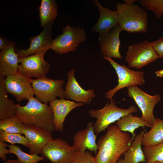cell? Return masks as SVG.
I'll list each match as a JSON object with an SVG mask.
<instances>
[{
    "label": "cell",
    "instance_id": "6da1fadb",
    "mask_svg": "<svg viewBox=\"0 0 163 163\" xmlns=\"http://www.w3.org/2000/svg\"><path fill=\"white\" fill-rule=\"evenodd\" d=\"M133 140L129 133L121 131L117 125L109 126L97 143L95 163H117L121 155L130 148Z\"/></svg>",
    "mask_w": 163,
    "mask_h": 163
},
{
    "label": "cell",
    "instance_id": "7a4b0ae2",
    "mask_svg": "<svg viewBox=\"0 0 163 163\" xmlns=\"http://www.w3.org/2000/svg\"><path fill=\"white\" fill-rule=\"evenodd\" d=\"M16 106L15 115L22 123L33 125L51 132L54 130L53 112L47 104L32 97L26 105L21 106L18 103Z\"/></svg>",
    "mask_w": 163,
    "mask_h": 163
},
{
    "label": "cell",
    "instance_id": "3957f363",
    "mask_svg": "<svg viewBox=\"0 0 163 163\" xmlns=\"http://www.w3.org/2000/svg\"><path fill=\"white\" fill-rule=\"evenodd\" d=\"M116 5L119 25L122 30L129 33L148 32V19L145 11L133 3L137 0H125Z\"/></svg>",
    "mask_w": 163,
    "mask_h": 163
},
{
    "label": "cell",
    "instance_id": "277c9868",
    "mask_svg": "<svg viewBox=\"0 0 163 163\" xmlns=\"http://www.w3.org/2000/svg\"><path fill=\"white\" fill-rule=\"evenodd\" d=\"M110 100V103H108L102 109L91 110L88 111L91 117L96 119L93 126L97 136L122 117L138 111V108L134 105H131L127 109L119 108L116 105L113 100L112 99Z\"/></svg>",
    "mask_w": 163,
    "mask_h": 163
},
{
    "label": "cell",
    "instance_id": "5b68a950",
    "mask_svg": "<svg viewBox=\"0 0 163 163\" xmlns=\"http://www.w3.org/2000/svg\"><path fill=\"white\" fill-rule=\"evenodd\" d=\"M62 32V34L53 40L51 46V49L60 55L75 51L79 45L87 39L83 28L67 25Z\"/></svg>",
    "mask_w": 163,
    "mask_h": 163
},
{
    "label": "cell",
    "instance_id": "8992f818",
    "mask_svg": "<svg viewBox=\"0 0 163 163\" xmlns=\"http://www.w3.org/2000/svg\"><path fill=\"white\" fill-rule=\"evenodd\" d=\"M36 98L40 101L47 104L56 99L65 98L62 86L65 83L63 79H51L46 77L36 79H29Z\"/></svg>",
    "mask_w": 163,
    "mask_h": 163
},
{
    "label": "cell",
    "instance_id": "52a82bcc",
    "mask_svg": "<svg viewBox=\"0 0 163 163\" xmlns=\"http://www.w3.org/2000/svg\"><path fill=\"white\" fill-rule=\"evenodd\" d=\"M103 58L108 61L114 69L118 76V85L105 94L106 97L110 100L119 90L133 85L141 86L145 83L143 71L131 70L124 64L120 65L111 58L103 56Z\"/></svg>",
    "mask_w": 163,
    "mask_h": 163
},
{
    "label": "cell",
    "instance_id": "ba28073f",
    "mask_svg": "<svg viewBox=\"0 0 163 163\" xmlns=\"http://www.w3.org/2000/svg\"><path fill=\"white\" fill-rule=\"evenodd\" d=\"M125 61L128 66L139 69L158 58L151 45L147 40L129 46L126 52Z\"/></svg>",
    "mask_w": 163,
    "mask_h": 163
},
{
    "label": "cell",
    "instance_id": "9c48e42d",
    "mask_svg": "<svg viewBox=\"0 0 163 163\" xmlns=\"http://www.w3.org/2000/svg\"><path fill=\"white\" fill-rule=\"evenodd\" d=\"M127 88L128 95L134 100L141 111V118L152 126L156 119L153 114V109L161 100L160 95H150L136 85Z\"/></svg>",
    "mask_w": 163,
    "mask_h": 163
},
{
    "label": "cell",
    "instance_id": "30bf717a",
    "mask_svg": "<svg viewBox=\"0 0 163 163\" xmlns=\"http://www.w3.org/2000/svg\"><path fill=\"white\" fill-rule=\"evenodd\" d=\"M76 152L63 139L56 138L48 143L40 154L51 163H73Z\"/></svg>",
    "mask_w": 163,
    "mask_h": 163
},
{
    "label": "cell",
    "instance_id": "8fae6325",
    "mask_svg": "<svg viewBox=\"0 0 163 163\" xmlns=\"http://www.w3.org/2000/svg\"><path fill=\"white\" fill-rule=\"evenodd\" d=\"M47 51L26 57H19V62L21 64L18 66V72L29 78L38 79L46 77L50 68V64L43 59Z\"/></svg>",
    "mask_w": 163,
    "mask_h": 163
},
{
    "label": "cell",
    "instance_id": "7c38bea8",
    "mask_svg": "<svg viewBox=\"0 0 163 163\" xmlns=\"http://www.w3.org/2000/svg\"><path fill=\"white\" fill-rule=\"evenodd\" d=\"M4 80L7 93L11 94L18 102L29 100L34 97V93L30 78L18 73L7 75Z\"/></svg>",
    "mask_w": 163,
    "mask_h": 163
},
{
    "label": "cell",
    "instance_id": "4fadbf2b",
    "mask_svg": "<svg viewBox=\"0 0 163 163\" xmlns=\"http://www.w3.org/2000/svg\"><path fill=\"white\" fill-rule=\"evenodd\" d=\"M23 134L28 141L29 153L38 155L44 146L53 139L51 132L33 125L23 123Z\"/></svg>",
    "mask_w": 163,
    "mask_h": 163
},
{
    "label": "cell",
    "instance_id": "5bb4252c",
    "mask_svg": "<svg viewBox=\"0 0 163 163\" xmlns=\"http://www.w3.org/2000/svg\"><path fill=\"white\" fill-rule=\"evenodd\" d=\"M53 23H51L47 25L39 34L30 38V43L28 48L26 49H15V51L19 57H26L51 49L53 41Z\"/></svg>",
    "mask_w": 163,
    "mask_h": 163
},
{
    "label": "cell",
    "instance_id": "9a60e30c",
    "mask_svg": "<svg viewBox=\"0 0 163 163\" xmlns=\"http://www.w3.org/2000/svg\"><path fill=\"white\" fill-rule=\"evenodd\" d=\"M75 69H72L67 73L68 81L66 84L64 93L65 97L78 102L90 104L95 97L94 90H85L79 85L74 76Z\"/></svg>",
    "mask_w": 163,
    "mask_h": 163
},
{
    "label": "cell",
    "instance_id": "2e32d148",
    "mask_svg": "<svg viewBox=\"0 0 163 163\" xmlns=\"http://www.w3.org/2000/svg\"><path fill=\"white\" fill-rule=\"evenodd\" d=\"M49 104L53 112L54 130L60 132L63 131L64 123L68 114L74 108L84 105L82 103H76L64 98H56Z\"/></svg>",
    "mask_w": 163,
    "mask_h": 163
},
{
    "label": "cell",
    "instance_id": "e0dca14e",
    "mask_svg": "<svg viewBox=\"0 0 163 163\" xmlns=\"http://www.w3.org/2000/svg\"><path fill=\"white\" fill-rule=\"evenodd\" d=\"M122 31L118 25L107 34L99 35L98 40L100 43L101 52L103 56L119 59H122L119 50L120 44L119 35Z\"/></svg>",
    "mask_w": 163,
    "mask_h": 163
},
{
    "label": "cell",
    "instance_id": "ac0fdd59",
    "mask_svg": "<svg viewBox=\"0 0 163 163\" xmlns=\"http://www.w3.org/2000/svg\"><path fill=\"white\" fill-rule=\"evenodd\" d=\"M94 2L99 11L100 17L91 31L98 33L100 35H106L119 25L117 11L103 7L98 0H94Z\"/></svg>",
    "mask_w": 163,
    "mask_h": 163
},
{
    "label": "cell",
    "instance_id": "d6986e66",
    "mask_svg": "<svg viewBox=\"0 0 163 163\" xmlns=\"http://www.w3.org/2000/svg\"><path fill=\"white\" fill-rule=\"evenodd\" d=\"M92 122H89L86 127L78 131L73 138V146L76 152H83L86 149L96 154L98 148L96 143L97 135Z\"/></svg>",
    "mask_w": 163,
    "mask_h": 163
},
{
    "label": "cell",
    "instance_id": "ffe728a7",
    "mask_svg": "<svg viewBox=\"0 0 163 163\" xmlns=\"http://www.w3.org/2000/svg\"><path fill=\"white\" fill-rule=\"evenodd\" d=\"M15 42L1 50L0 74L4 76L18 73L19 55L14 50Z\"/></svg>",
    "mask_w": 163,
    "mask_h": 163
},
{
    "label": "cell",
    "instance_id": "44dd1931",
    "mask_svg": "<svg viewBox=\"0 0 163 163\" xmlns=\"http://www.w3.org/2000/svg\"><path fill=\"white\" fill-rule=\"evenodd\" d=\"M145 132L142 130L136 136L129 149L121 158V163H139L146 161L141 147L143 136Z\"/></svg>",
    "mask_w": 163,
    "mask_h": 163
},
{
    "label": "cell",
    "instance_id": "7402d4cb",
    "mask_svg": "<svg viewBox=\"0 0 163 163\" xmlns=\"http://www.w3.org/2000/svg\"><path fill=\"white\" fill-rule=\"evenodd\" d=\"M150 130L145 132L142 141L144 146H150L163 142V120L156 118Z\"/></svg>",
    "mask_w": 163,
    "mask_h": 163
},
{
    "label": "cell",
    "instance_id": "603a6c76",
    "mask_svg": "<svg viewBox=\"0 0 163 163\" xmlns=\"http://www.w3.org/2000/svg\"><path fill=\"white\" fill-rule=\"evenodd\" d=\"M5 76L0 74V119L15 115L17 107L13 101L8 99L4 83Z\"/></svg>",
    "mask_w": 163,
    "mask_h": 163
},
{
    "label": "cell",
    "instance_id": "cb8c5ba5",
    "mask_svg": "<svg viewBox=\"0 0 163 163\" xmlns=\"http://www.w3.org/2000/svg\"><path fill=\"white\" fill-rule=\"evenodd\" d=\"M38 9L41 27L53 23L57 15L58 6L55 0H42Z\"/></svg>",
    "mask_w": 163,
    "mask_h": 163
},
{
    "label": "cell",
    "instance_id": "d4e9b609",
    "mask_svg": "<svg viewBox=\"0 0 163 163\" xmlns=\"http://www.w3.org/2000/svg\"><path fill=\"white\" fill-rule=\"evenodd\" d=\"M116 124L121 131L130 133L133 140L136 135L134 132L136 129L139 127L151 126L141 117L134 116L132 113L122 117L117 121Z\"/></svg>",
    "mask_w": 163,
    "mask_h": 163
},
{
    "label": "cell",
    "instance_id": "484cf974",
    "mask_svg": "<svg viewBox=\"0 0 163 163\" xmlns=\"http://www.w3.org/2000/svg\"><path fill=\"white\" fill-rule=\"evenodd\" d=\"M10 153L15 155L18 159L23 163H37L43 160L45 158L35 154H28L23 151L20 148L13 144L9 145Z\"/></svg>",
    "mask_w": 163,
    "mask_h": 163
},
{
    "label": "cell",
    "instance_id": "4316f807",
    "mask_svg": "<svg viewBox=\"0 0 163 163\" xmlns=\"http://www.w3.org/2000/svg\"><path fill=\"white\" fill-rule=\"evenodd\" d=\"M0 129L8 133L23 135V123L15 115L0 120Z\"/></svg>",
    "mask_w": 163,
    "mask_h": 163
},
{
    "label": "cell",
    "instance_id": "83f0119b",
    "mask_svg": "<svg viewBox=\"0 0 163 163\" xmlns=\"http://www.w3.org/2000/svg\"><path fill=\"white\" fill-rule=\"evenodd\" d=\"M143 151L146 161L163 163V142L155 145L144 146Z\"/></svg>",
    "mask_w": 163,
    "mask_h": 163
},
{
    "label": "cell",
    "instance_id": "f1b7e54d",
    "mask_svg": "<svg viewBox=\"0 0 163 163\" xmlns=\"http://www.w3.org/2000/svg\"><path fill=\"white\" fill-rule=\"evenodd\" d=\"M0 140L10 143L21 144L27 148L28 141L25 136L19 133H11L0 130Z\"/></svg>",
    "mask_w": 163,
    "mask_h": 163
},
{
    "label": "cell",
    "instance_id": "f546056e",
    "mask_svg": "<svg viewBox=\"0 0 163 163\" xmlns=\"http://www.w3.org/2000/svg\"><path fill=\"white\" fill-rule=\"evenodd\" d=\"M138 2L146 9L154 13L157 18L163 14V0H140Z\"/></svg>",
    "mask_w": 163,
    "mask_h": 163
},
{
    "label": "cell",
    "instance_id": "4dcf8cb0",
    "mask_svg": "<svg viewBox=\"0 0 163 163\" xmlns=\"http://www.w3.org/2000/svg\"><path fill=\"white\" fill-rule=\"evenodd\" d=\"M73 163H96L92 152L90 151L76 152Z\"/></svg>",
    "mask_w": 163,
    "mask_h": 163
},
{
    "label": "cell",
    "instance_id": "1f68e13d",
    "mask_svg": "<svg viewBox=\"0 0 163 163\" xmlns=\"http://www.w3.org/2000/svg\"><path fill=\"white\" fill-rule=\"evenodd\" d=\"M151 45L158 58H163V37L151 42Z\"/></svg>",
    "mask_w": 163,
    "mask_h": 163
},
{
    "label": "cell",
    "instance_id": "d6a6232c",
    "mask_svg": "<svg viewBox=\"0 0 163 163\" xmlns=\"http://www.w3.org/2000/svg\"><path fill=\"white\" fill-rule=\"evenodd\" d=\"M8 145V144L0 140V158L4 161L7 160L6 155L10 153L9 150L5 148Z\"/></svg>",
    "mask_w": 163,
    "mask_h": 163
},
{
    "label": "cell",
    "instance_id": "836d02e7",
    "mask_svg": "<svg viewBox=\"0 0 163 163\" xmlns=\"http://www.w3.org/2000/svg\"><path fill=\"white\" fill-rule=\"evenodd\" d=\"M14 42L0 35V50H1L7 47Z\"/></svg>",
    "mask_w": 163,
    "mask_h": 163
},
{
    "label": "cell",
    "instance_id": "e575fe53",
    "mask_svg": "<svg viewBox=\"0 0 163 163\" xmlns=\"http://www.w3.org/2000/svg\"><path fill=\"white\" fill-rule=\"evenodd\" d=\"M3 163H23L18 159L11 160L9 159L5 161Z\"/></svg>",
    "mask_w": 163,
    "mask_h": 163
},
{
    "label": "cell",
    "instance_id": "d590c367",
    "mask_svg": "<svg viewBox=\"0 0 163 163\" xmlns=\"http://www.w3.org/2000/svg\"><path fill=\"white\" fill-rule=\"evenodd\" d=\"M155 73L157 77H163V69L156 71Z\"/></svg>",
    "mask_w": 163,
    "mask_h": 163
},
{
    "label": "cell",
    "instance_id": "8d00e7d4",
    "mask_svg": "<svg viewBox=\"0 0 163 163\" xmlns=\"http://www.w3.org/2000/svg\"><path fill=\"white\" fill-rule=\"evenodd\" d=\"M141 163H159L158 162H147L146 161L145 162H142Z\"/></svg>",
    "mask_w": 163,
    "mask_h": 163
},
{
    "label": "cell",
    "instance_id": "74e56055",
    "mask_svg": "<svg viewBox=\"0 0 163 163\" xmlns=\"http://www.w3.org/2000/svg\"><path fill=\"white\" fill-rule=\"evenodd\" d=\"M121 158H120V159L117 162V163H121Z\"/></svg>",
    "mask_w": 163,
    "mask_h": 163
}]
</instances>
